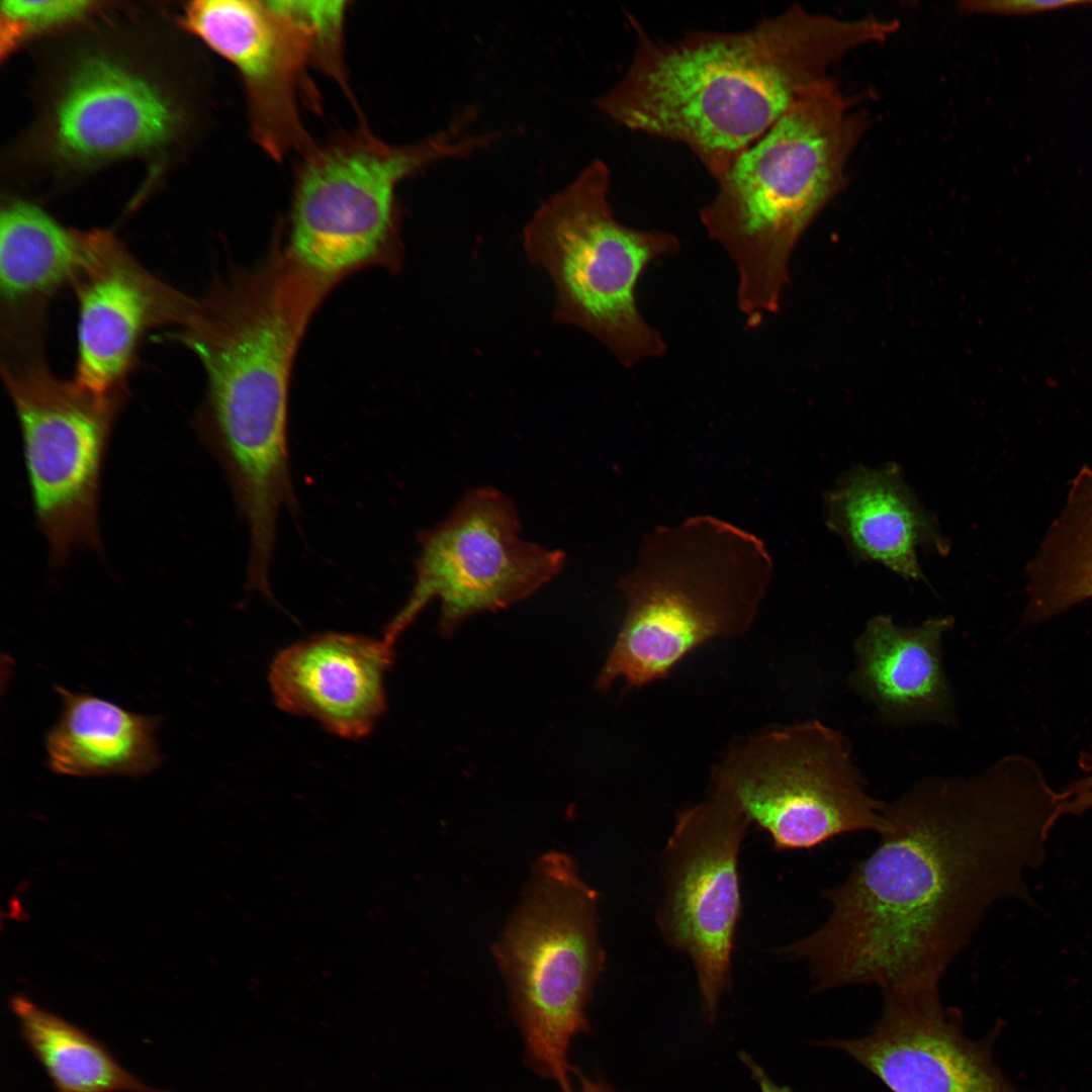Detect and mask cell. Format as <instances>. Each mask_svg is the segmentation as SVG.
Instances as JSON below:
<instances>
[{"label": "cell", "mask_w": 1092, "mask_h": 1092, "mask_svg": "<svg viewBox=\"0 0 1092 1092\" xmlns=\"http://www.w3.org/2000/svg\"><path fill=\"white\" fill-rule=\"evenodd\" d=\"M969 14L1031 16L1075 6L1092 5L1091 0H970L958 4Z\"/></svg>", "instance_id": "obj_26"}, {"label": "cell", "mask_w": 1092, "mask_h": 1092, "mask_svg": "<svg viewBox=\"0 0 1092 1092\" xmlns=\"http://www.w3.org/2000/svg\"><path fill=\"white\" fill-rule=\"evenodd\" d=\"M23 1036L57 1092H156L125 1071L91 1036L28 999L11 1001Z\"/></svg>", "instance_id": "obj_23"}, {"label": "cell", "mask_w": 1092, "mask_h": 1092, "mask_svg": "<svg viewBox=\"0 0 1092 1092\" xmlns=\"http://www.w3.org/2000/svg\"><path fill=\"white\" fill-rule=\"evenodd\" d=\"M182 22L239 70L259 144L274 158L300 146L299 87L311 58L299 30L269 1L196 0Z\"/></svg>", "instance_id": "obj_15"}, {"label": "cell", "mask_w": 1092, "mask_h": 1092, "mask_svg": "<svg viewBox=\"0 0 1092 1092\" xmlns=\"http://www.w3.org/2000/svg\"><path fill=\"white\" fill-rule=\"evenodd\" d=\"M87 1H3L1 54L4 57L26 37L68 23L90 8Z\"/></svg>", "instance_id": "obj_25"}, {"label": "cell", "mask_w": 1092, "mask_h": 1092, "mask_svg": "<svg viewBox=\"0 0 1092 1092\" xmlns=\"http://www.w3.org/2000/svg\"><path fill=\"white\" fill-rule=\"evenodd\" d=\"M939 985L886 992L869 1034L833 1040L892 1092H1017L991 1057L971 1039L960 1014L942 1004Z\"/></svg>", "instance_id": "obj_14"}, {"label": "cell", "mask_w": 1092, "mask_h": 1092, "mask_svg": "<svg viewBox=\"0 0 1092 1092\" xmlns=\"http://www.w3.org/2000/svg\"><path fill=\"white\" fill-rule=\"evenodd\" d=\"M89 232L68 230L43 210L13 202L1 212L0 288L7 341H38L41 311L87 261Z\"/></svg>", "instance_id": "obj_20"}, {"label": "cell", "mask_w": 1092, "mask_h": 1092, "mask_svg": "<svg viewBox=\"0 0 1092 1092\" xmlns=\"http://www.w3.org/2000/svg\"><path fill=\"white\" fill-rule=\"evenodd\" d=\"M883 817L877 847L825 891L826 922L779 949L808 964L816 991L939 985L995 902L1027 898L1060 798L1013 754L969 777L919 780Z\"/></svg>", "instance_id": "obj_1"}, {"label": "cell", "mask_w": 1092, "mask_h": 1092, "mask_svg": "<svg viewBox=\"0 0 1092 1092\" xmlns=\"http://www.w3.org/2000/svg\"><path fill=\"white\" fill-rule=\"evenodd\" d=\"M634 53L594 105L617 124L686 146L717 181L848 53L899 28L878 16L840 18L793 4L737 31L651 35L632 15Z\"/></svg>", "instance_id": "obj_2"}, {"label": "cell", "mask_w": 1092, "mask_h": 1092, "mask_svg": "<svg viewBox=\"0 0 1092 1092\" xmlns=\"http://www.w3.org/2000/svg\"><path fill=\"white\" fill-rule=\"evenodd\" d=\"M610 187L609 166L594 160L536 208L522 244L553 284L554 322L587 333L632 368L666 353L661 333L639 310L636 287L648 265L680 243L669 232L621 222Z\"/></svg>", "instance_id": "obj_6"}, {"label": "cell", "mask_w": 1092, "mask_h": 1092, "mask_svg": "<svg viewBox=\"0 0 1092 1092\" xmlns=\"http://www.w3.org/2000/svg\"><path fill=\"white\" fill-rule=\"evenodd\" d=\"M520 531L508 495L491 486L466 492L441 523L420 533L413 588L383 638L395 644L434 600L447 636L470 617L508 608L549 583L563 569L565 553L526 541Z\"/></svg>", "instance_id": "obj_11"}, {"label": "cell", "mask_w": 1092, "mask_h": 1092, "mask_svg": "<svg viewBox=\"0 0 1092 1092\" xmlns=\"http://www.w3.org/2000/svg\"><path fill=\"white\" fill-rule=\"evenodd\" d=\"M305 38L310 57L328 73L342 80L341 43L344 1H270Z\"/></svg>", "instance_id": "obj_24"}, {"label": "cell", "mask_w": 1092, "mask_h": 1092, "mask_svg": "<svg viewBox=\"0 0 1092 1092\" xmlns=\"http://www.w3.org/2000/svg\"><path fill=\"white\" fill-rule=\"evenodd\" d=\"M597 901L569 856L547 852L493 947L527 1061L562 1092H572L569 1045L588 1029L585 1007L604 963Z\"/></svg>", "instance_id": "obj_8"}, {"label": "cell", "mask_w": 1092, "mask_h": 1092, "mask_svg": "<svg viewBox=\"0 0 1092 1092\" xmlns=\"http://www.w3.org/2000/svg\"><path fill=\"white\" fill-rule=\"evenodd\" d=\"M749 823L728 792L710 785L703 801L679 813L663 850L656 923L664 941L690 957L709 1018L730 986L737 861Z\"/></svg>", "instance_id": "obj_12"}, {"label": "cell", "mask_w": 1092, "mask_h": 1092, "mask_svg": "<svg viewBox=\"0 0 1092 1092\" xmlns=\"http://www.w3.org/2000/svg\"><path fill=\"white\" fill-rule=\"evenodd\" d=\"M1028 623H1039L1092 599V469L1070 483L1066 504L1027 567Z\"/></svg>", "instance_id": "obj_22"}, {"label": "cell", "mask_w": 1092, "mask_h": 1092, "mask_svg": "<svg viewBox=\"0 0 1092 1092\" xmlns=\"http://www.w3.org/2000/svg\"><path fill=\"white\" fill-rule=\"evenodd\" d=\"M394 644L385 638L325 632L283 648L268 682L278 708L347 739L371 733L386 707L384 679Z\"/></svg>", "instance_id": "obj_16"}, {"label": "cell", "mask_w": 1092, "mask_h": 1092, "mask_svg": "<svg viewBox=\"0 0 1092 1092\" xmlns=\"http://www.w3.org/2000/svg\"><path fill=\"white\" fill-rule=\"evenodd\" d=\"M776 850L809 849L884 828L848 739L819 720L769 728L732 742L711 774Z\"/></svg>", "instance_id": "obj_9"}, {"label": "cell", "mask_w": 1092, "mask_h": 1092, "mask_svg": "<svg viewBox=\"0 0 1092 1092\" xmlns=\"http://www.w3.org/2000/svg\"><path fill=\"white\" fill-rule=\"evenodd\" d=\"M572 1092H618L610 1084L600 1077H588L577 1074V1084Z\"/></svg>", "instance_id": "obj_29"}, {"label": "cell", "mask_w": 1092, "mask_h": 1092, "mask_svg": "<svg viewBox=\"0 0 1092 1092\" xmlns=\"http://www.w3.org/2000/svg\"><path fill=\"white\" fill-rule=\"evenodd\" d=\"M826 524L851 553L882 563L906 579H921L917 549L945 553L947 541L897 468L856 467L825 499Z\"/></svg>", "instance_id": "obj_19"}, {"label": "cell", "mask_w": 1092, "mask_h": 1092, "mask_svg": "<svg viewBox=\"0 0 1092 1092\" xmlns=\"http://www.w3.org/2000/svg\"><path fill=\"white\" fill-rule=\"evenodd\" d=\"M952 617L929 618L912 628L887 615L869 620L856 638L850 686L894 724L956 720L941 661V639Z\"/></svg>", "instance_id": "obj_18"}, {"label": "cell", "mask_w": 1092, "mask_h": 1092, "mask_svg": "<svg viewBox=\"0 0 1092 1092\" xmlns=\"http://www.w3.org/2000/svg\"><path fill=\"white\" fill-rule=\"evenodd\" d=\"M743 1060L750 1069L761 1092H792L787 1087L777 1085L750 1058L743 1056Z\"/></svg>", "instance_id": "obj_28"}, {"label": "cell", "mask_w": 1092, "mask_h": 1092, "mask_svg": "<svg viewBox=\"0 0 1092 1092\" xmlns=\"http://www.w3.org/2000/svg\"><path fill=\"white\" fill-rule=\"evenodd\" d=\"M62 710L44 738L51 770L71 777H141L162 763L160 719L57 687Z\"/></svg>", "instance_id": "obj_21"}, {"label": "cell", "mask_w": 1092, "mask_h": 1092, "mask_svg": "<svg viewBox=\"0 0 1092 1092\" xmlns=\"http://www.w3.org/2000/svg\"><path fill=\"white\" fill-rule=\"evenodd\" d=\"M867 110L829 78L742 151L700 210L708 236L731 259L736 300L749 326L780 308L798 241L846 184Z\"/></svg>", "instance_id": "obj_4"}, {"label": "cell", "mask_w": 1092, "mask_h": 1092, "mask_svg": "<svg viewBox=\"0 0 1092 1092\" xmlns=\"http://www.w3.org/2000/svg\"><path fill=\"white\" fill-rule=\"evenodd\" d=\"M1 366L20 424L36 519L60 566L78 546L99 548L102 466L125 396L100 397L59 378L40 351L9 354Z\"/></svg>", "instance_id": "obj_10"}, {"label": "cell", "mask_w": 1092, "mask_h": 1092, "mask_svg": "<svg viewBox=\"0 0 1092 1092\" xmlns=\"http://www.w3.org/2000/svg\"><path fill=\"white\" fill-rule=\"evenodd\" d=\"M331 285L287 248L217 280L193 298L176 339L199 359L207 380L202 433L235 499L268 508L293 492L287 442L292 361Z\"/></svg>", "instance_id": "obj_3"}, {"label": "cell", "mask_w": 1092, "mask_h": 1092, "mask_svg": "<svg viewBox=\"0 0 1092 1092\" xmlns=\"http://www.w3.org/2000/svg\"><path fill=\"white\" fill-rule=\"evenodd\" d=\"M772 570L762 540L722 519L697 515L654 528L618 580L626 612L596 688L606 692L624 679L640 689L668 677L703 644L743 635Z\"/></svg>", "instance_id": "obj_5"}, {"label": "cell", "mask_w": 1092, "mask_h": 1092, "mask_svg": "<svg viewBox=\"0 0 1092 1092\" xmlns=\"http://www.w3.org/2000/svg\"><path fill=\"white\" fill-rule=\"evenodd\" d=\"M73 286L78 300L74 381L100 397L124 396L144 334L179 328L193 298L143 267L111 233L94 230L86 263Z\"/></svg>", "instance_id": "obj_13"}, {"label": "cell", "mask_w": 1092, "mask_h": 1092, "mask_svg": "<svg viewBox=\"0 0 1092 1092\" xmlns=\"http://www.w3.org/2000/svg\"><path fill=\"white\" fill-rule=\"evenodd\" d=\"M1084 775L1059 792L1060 813L1080 815L1092 808V754L1080 759Z\"/></svg>", "instance_id": "obj_27"}, {"label": "cell", "mask_w": 1092, "mask_h": 1092, "mask_svg": "<svg viewBox=\"0 0 1092 1092\" xmlns=\"http://www.w3.org/2000/svg\"><path fill=\"white\" fill-rule=\"evenodd\" d=\"M469 113L408 145L365 133L333 141L307 156L296 181L287 249L296 262L332 285L358 268L400 261L395 192L416 173L465 158L500 139L467 129Z\"/></svg>", "instance_id": "obj_7"}, {"label": "cell", "mask_w": 1092, "mask_h": 1092, "mask_svg": "<svg viewBox=\"0 0 1092 1092\" xmlns=\"http://www.w3.org/2000/svg\"><path fill=\"white\" fill-rule=\"evenodd\" d=\"M175 125V111L155 85L117 60L89 55L64 83L54 135L63 157L95 162L160 146Z\"/></svg>", "instance_id": "obj_17"}]
</instances>
